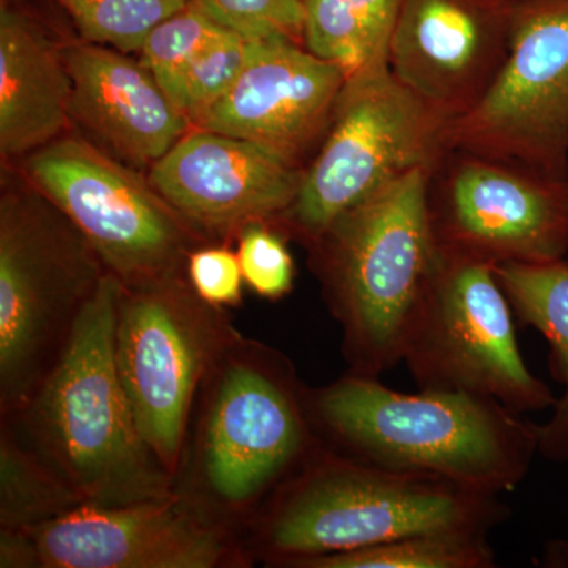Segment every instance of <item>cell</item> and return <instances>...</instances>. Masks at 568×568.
I'll return each instance as SVG.
<instances>
[{"instance_id":"cell-1","label":"cell","mask_w":568,"mask_h":568,"mask_svg":"<svg viewBox=\"0 0 568 568\" xmlns=\"http://www.w3.org/2000/svg\"><path fill=\"white\" fill-rule=\"evenodd\" d=\"M324 444L388 469L446 478L499 496L528 476L538 425L488 396L458 390L403 394L349 372L306 390Z\"/></svg>"},{"instance_id":"cell-2","label":"cell","mask_w":568,"mask_h":568,"mask_svg":"<svg viewBox=\"0 0 568 568\" xmlns=\"http://www.w3.org/2000/svg\"><path fill=\"white\" fill-rule=\"evenodd\" d=\"M306 390L282 353L235 332L201 388L178 489L250 525L323 444Z\"/></svg>"},{"instance_id":"cell-3","label":"cell","mask_w":568,"mask_h":568,"mask_svg":"<svg viewBox=\"0 0 568 568\" xmlns=\"http://www.w3.org/2000/svg\"><path fill=\"white\" fill-rule=\"evenodd\" d=\"M507 515L499 496L372 465L323 443L250 523L245 541L254 560L293 568L414 534L488 532Z\"/></svg>"},{"instance_id":"cell-4","label":"cell","mask_w":568,"mask_h":568,"mask_svg":"<svg viewBox=\"0 0 568 568\" xmlns=\"http://www.w3.org/2000/svg\"><path fill=\"white\" fill-rule=\"evenodd\" d=\"M121 282L104 276L67 349L22 413L9 418L84 500L125 506L173 495L178 484L134 420L115 365Z\"/></svg>"},{"instance_id":"cell-5","label":"cell","mask_w":568,"mask_h":568,"mask_svg":"<svg viewBox=\"0 0 568 568\" xmlns=\"http://www.w3.org/2000/svg\"><path fill=\"white\" fill-rule=\"evenodd\" d=\"M432 173L420 168L384 186L306 248L342 327L351 372L379 376L403 362L439 254L429 219Z\"/></svg>"},{"instance_id":"cell-6","label":"cell","mask_w":568,"mask_h":568,"mask_svg":"<svg viewBox=\"0 0 568 568\" xmlns=\"http://www.w3.org/2000/svg\"><path fill=\"white\" fill-rule=\"evenodd\" d=\"M108 274L77 224L2 168L0 416H17L32 402Z\"/></svg>"},{"instance_id":"cell-7","label":"cell","mask_w":568,"mask_h":568,"mask_svg":"<svg viewBox=\"0 0 568 568\" xmlns=\"http://www.w3.org/2000/svg\"><path fill=\"white\" fill-rule=\"evenodd\" d=\"M450 119L390 69L347 78L291 207L275 223L308 248L336 219L414 170H435Z\"/></svg>"},{"instance_id":"cell-8","label":"cell","mask_w":568,"mask_h":568,"mask_svg":"<svg viewBox=\"0 0 568 568\" xmlns=\"http://www.w3.org/2000/svg\"><path fill=\"white\" fill-rule=\"evenodd\" d=\"M7 168L77 224L123 286L186 276L190 254L212 244L164 200L144 171L77 129Z\"/></svg>"},{"instance_id":"cell-9","label":"cell","mask_w":568,"mask_h":568,"mask_svg":"<svg viewBox=\"0 0 568 568\" xmlns=\"http://www.w3.org/2000/svg\"><path fill=\"white\" fill-rule=\"evenodd\" d=\"M235 332L224 310L197 297L189 276L121 284L115 365L142 439L175 484L201 388Z\"/></svg>"},{"instance_id":"cell-10","label":"cell","mask_w":568,"mask_h":568,"mask_svg":"<svg viewBox=\"0 0 568 568\" xmlns=\"http://www.w3.org/2000/svg\"><path fill=\"white\" fill-rule=\"evenodd\" d=\"M495 267L439 250L403 362L422 390L484 395L519 414L555 407L558 398L519 353Z\"/></svg>"},{"instance_id":"cell-11","label":"cell","mask_w":568,"mask_h":568,"mask_svg":"<svg viewBox=\"0 0 568 568\" xmlns=\"http://www.w3.org/2000/svg\"><path fill=\"white\" fill-rule=\"evenodd\" d=\"M235 526L175 489L125 506L81 504L31 529L0 532L2 568H245Z\"/></svg>"},{"instance_id":"cell-12","label":"cell","mask_w":568,"mask_h":568,"mask_svg":"<svg viewBox=\"0 0 568 568\" xmlns=\"http://www.w3.org/2000/svg\"><path fill=\"white\" fill-rule=\"evenodd\" d=\"M448 149L568 179V0H517L510 44L480 102L447 130Z\"/></svg>"},{"instance_id":"cell-13","label":"cell","mask_w":568,"mask_h":568,"mask_svg":"<svg viewBox=\"0 0 568 568\" xmlns=\"http://www.w3.org/2000/svg\"><path fill=\"white\" fill-rule=\"evenodd\" d=\"M429 219L440 252L493 265L568 253V179L448 149L433 170Z\"/></svg>"},{"instance_id":"cell-14","label":"cell","mask_w":568,"mask_h":568,"mask_svg":"<svg viewBox=\"0 0 568 568\" xmlns=\"http://www.w3.org/2000/svg\"><path fill=\"white\" fill-rule=\"evenodd\" d=\"M148 178L197 233L233 245L252 224L275 226L294 203L304 170L254 142L193 126Z\"/></svg>"},{"instance_id":"cell-15","label":"cell","mask_w":568,"mask_h":568,"mask_svg":"<svg viewBox=\"0 0 568 568\" xmlns=\"http://www.w3.org/2000/svg\"><path fill=\"white\" fill-rule=\"evenodd\" d=\"M345 71L286 37L250 41L233 88L194 129L254 142L305 170L324 140Z\"/></svg>"},{"instance_id":"cell-16","label":"cell","mask_w":568,"mask_h":568,"mask_svg":"<svg viewBox=\"0 0 568 568\" xmlns=\"http://www.w3.org/2000/svg\"><path fill=\"white\" fill-rule=\"evenodd\" d=\"M517 0H402L388 67L450 121L493 84L510 44Z\"/></svg>"},{"instance_id":"cell-17","label":"cell","mask_w":568,"mask_h":568,"mask_svg":"<svg viewBox=\"0 0 568 568\" xmlns=\"http://www.w3.org/2000/svg\"><path fill=\"white\" fill-rule=\"evenodd\" d=\"M73 129L111 155L149 170L193 129L140 58L71 33L63 47Z\"/></svg>"},{"instance_id":"cell-18","label":"cell","mask_w":568,"mask_h":568,"mask_svg":"<svg viewBox=\"0 0 568 568\" xmlns=\"http://www.w3.org/2000/svg\"><path fill=\"white\" fill-rule=\"evenodd\" d=\"M77 32L48 0H0V160L22 156L73 129L65 41Z\"/></svg>"},{"instance_id":"cell-19","label":"cell","mask_w":568,"mask_h":568,"mask_svg":"<svg viewBox=\"0 0 568 568\" xmlns=\"http://www.w3.org/2000/svg\"><path fill=\"white\" fill-rule=\"evenodd\" d=\"M495 271L519 323L547 338L551 375L564 386L552 417L538 425V454L568 462V260L500 264Z\"/></svg>"},{"instance_id":"cell-20","label":"cell","mask_w":568,"mask_h":568,"mask_svg":"<svg viewBox=\"0 0 568 568\" xmlns=\"http://www.w3.org/2000/svg\"><path fill=\"white\" fill-rule=\"evenodd\" d=\"M402 0H304V47L347 78L390 69Z\"/></svg>"},{"instance_id":"cell-21","label":"cell","mask_w":568,"mask_h":568,"mask_svg":"<svg viewBox=\"0 0 568 568\" xmlns=\"http://www.w3.org/2000/svg\"><path fill=\"white\" fill-rule=\"evenodd\" d=\"M85 504L9 418L0 426V532L36 528Z\"/></svg>"},{"instance_id":"cell-22","label":"cell","mask_w":568,"mask_h":568,"mask_svg":"<svg viewBox=\"0 0 568 568\" xmlns=\"http://www.w3.org/2000/svg\"><path fill=\"white\" fill-rule=\"evenodd\" d=\"M495 552L487 530L414 534L384 544L301 560L293 568H491Z\"/></svg>"},{"instance_id":"cell-23","label":"cell","mask_w":568,"mask_h":568,"mask_svg":"<svg viewBox=\"0 0 568 568\" xmlns=\"http://www.w3.org/2000/svg\"><path fill=\"white\" fill-rule=\"evenodd\" d=\"M80 39L140 54L149 33L190 0H48Z\"/></svg>"},{"instance_id":"cell-24","label":"cell","mask_w":568,"mask_h":568,"mask_svg":"<svg viewBox=\"0 0 568 568\" xmlns=\"http://www.w3.org/2000/svg\"><path fill=\"white\" fill-rule=\"evenodd\" d=\"M227 31L231 29L216 21L197 0H190L149 33L140 52L141 62L171 99L186 67Z\"/></svg>"},{"instance_id":"cell-25","label":"cell","mask_w":568,"mask_h":568,"mask_svg":"<svg viewBox=\"0 0 568 568\" xmlns=\"http://www.w3.org/2000/svg\"><path fill=\"white\" fill-rule=\"evenodd\" d=\"M250 41L224 32L197 54L171 93V102L193 123L233 88L248 59Z\"/></svg>"},{"instance_id":"cell-26","label":"cell","mask_w":568,"mask_h":568,"mask_svg":"<svg viewBox=\"0 0 568 568\" xmlns=\"http://www.w3.org/2000/svg\"><path fill=\"white\" fill-rule=\"evenodd\" d=\"M286 241L267 223L252 224L235 239L245 284L265 301H282L293 291L295 264Z\"/></svg>"},{"instance_id":"cell-27","label":"cell","mask_w":568,"mask_h":568,"mask_svg":"<svg viewBox=\"0 0 568 568\" xmlns=\"http://www.w3.org/2000/svg\"><path fill=\"white\" fill-rule=\"evenodd\" d=\"M224 28L245 40L286 37L304 44V0H197Z\"/></svg>"},{"instance_id":"cell-28","label":"cell","mask_w":568,"mask_h":568,"mask_svg":"<svg viewBox=\"0 0 568 568\" xmlns=\"http://www.w3.org/2000/svg\"><path fill=\"white\" fill-rule=\"evenodd\" d=\"M186 276L197 297L216 308H235L244 298V274L237 252L227 244H205L194 250Z\"/></svg>"}]
</instances>
